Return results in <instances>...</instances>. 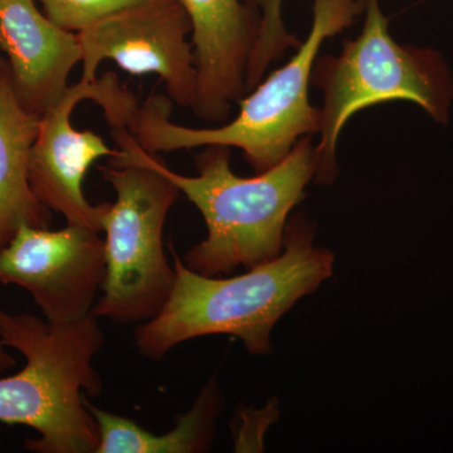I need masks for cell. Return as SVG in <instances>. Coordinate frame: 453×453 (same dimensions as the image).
Returning <instances> with one entry per match:
<instances>
[{
  "instance_id": "obj_1",
  "label": "cell",
  "mask_w": 453,
  "mask_h": 453,
  "mask_svg": "<svg viewBox=\"0 0 453 453\" xmlns=\"http://www.w3.org/2000/svg\"><path fill=\"white\" fill-rule=\"evenodd\" d=\"M315 226L297 214L286 226L283 253L235 277L204 276L175 251V281L162 311L135 330L140 354L163 359L178 344L226 334L255 356L273 350L271 332L303 297L333 275L334 255L314 246Z\"/></svg>"
},
{
  "instance_id": "obj_16",
  "label": "cell",
  "mask_w": 453,
  "mask_h": 453,
  "mask_svg": "<svg viewBox=\"0 0 453 453\" xmlns=\"http://www.w3.org/2000/svg\"><path fill=\"white\" fill-rule=\"evenodd\" d=\"M273 412L275 408L273 410H265L261 412H255V411H244L243 419L244 425L242 429L238 434L237 443H235V451H255L253 447H257L261 443L262 436H264L265 429H266L268 423L273 421ZM262 445L259 446L261 449Z\"/></svg>"
},
{
  "instance_id": "obj_14",
  "label": "cell",
  "mask_w": 453,
  "mask_h": 453,
  "mask_svg": "<svg viewBox=\"0 0 453 453\" xmlns=\"http://www.w3.org/2000/svg\"><path fill=\"white\" fill-rule=\"evenodd\" d=\"M144 0H40L50 20L71 32H80L113 12Z\"/></svg>"
},
{
  "instance_id": "obj_13",
  "label": "cell",
  "mask_w": 453,
  "mask_h": 453,
  "mask_svg": "<svg viewBox=\"0 0 453 453\" xmlns=\"http://www.w3.org/2000/svg\"><path fill=\"white\" fill-rule=\"evenodd\" d=\"M85 403L97 426L96 453H196L210 449L222 396L216 380H210L193 407L179 417L175 427L160 436L127 417L101 410L86 398Z\"/></svg>"
},
{
  "instance_id": "obj_5",
  "label": "cell",
  "mask_w": 453,
  "mask_h": 453,
  "mask_svg": "<svg viewBox=\"0 0 453 453\" xmlns=\"http://www.w3.org/2000/svg\"><path fill=\"white\" fill-rule=\"evenodd\" d=\"M365 12L359 37L345 42L339 56L318 57L312 68L311 85L324 92L315 178L325 186L338 174L336 145L342 130L366 107L407 100L438 122L449 119L453 80L440 53L396 43L380 0H365Z\"/></svg>"
},
{
  "instance_id": "obj_12",
  "label": "cell",
  "mask_w": 453,
  "mask_h": 453,
  "mask_svg": "<svg viewBox=\"0 0 453 453\" xmlns=\"http://www.w3.org/2000/svg\"><path fill=\"white\" fill-rule=\"evenodd\" d=\"M40 118L20 105L7 59L0 56V250L20 226L49 228L52 214L33 193L29 157Z\"/></svg>"
},
{
  "instance_id": "obj_3",
  "label": "cell",
  "mask_w": 453,
  "mask_h": 453,
  "mask_svg": "<svg viewBox=\"0 0 453 453\" xmlns=\"http://www.w3.org/2000/svg\"><path fill=\"white\" fill-rule=\"evenodd\" d=\"M365 11V0H314L311 29L296 55L240 100V112L228 124L211 129L175 124L170 120L173 101L151 95L139 105L127 129L148 153L225 145L242 150L256 173L273 168L301 138L320 130V110L309 100L319 50Z\"/></svg>"
},
{
  "instance_id": "obj_6",
  "label": "cell",
  "mask_w": 453,
  "mask_h": 453,
  "mask_svg": "<svg viewBox=\"0 0 453 453\" xmlns=\"http://www.w3.org/2000/svg\"><path fill=\"white\" fill-rule=\"evenodd\" d=\"M103 107L110 127H129L139 104L133 92L113 73L94 82L70 86L64 97L42 115L29 157L28 179L33 193L49 210L58 211L67 225L103 232L110 203L92 205L83 193V179L101 157H112L118 149L91 130L74 129L71 116L81 101Z\"/></svg>"
},
{
  "instance_id": "obj_4",
  "label": "cell",
  "mask_w": 453,
  "mask_h": 453,
  "mask_svg": "<svg viewBox=\"0 0 453 453\" xmlns=\"http://www.w3.org/2000/svg\"><path fill=\"white\" fill-rule=\"evenodd\" d=\"M118 154L100 166L113 188L103 219L106 276L103 296L91 314L118 324L146 323L162 311L175 281L164 252L163 232L181 193L159 169L135 150L127 127H111Z\"/></svg>"
},
{
  "instance_id": "obj_17",
  "label": "cell",
  "mask_w": 453,
  "mask_h": 453,
  "mask_svg": "<svg viewBox=\"0 0 453 453\" xmlns=\"http://www.w3.org/2000/svg\"><path fill=\"white\" fill-rule=\"evenodd\" d=\"M5 348L7 347L0 340V372L8 371V369L13 368L16 365V360L13 359V357L8 353Z\"/></svg>"
},
{
  "instance_id": "obj_15",
  "label": "cell",
  "mask_w": 453,
  "mask_h": 453,
  "mask_svg": "<svg viewBox=\"0 0 453 453\" xmlns=\"http://www.w3.org/2000/svg\"><path fill=\"white\" fill-rule=\"evenodd\" d=\"M252 7L261 8L256 55L273 59L283 55L288 47L296 46L297 40L286 32L282 22V0H249Z\"/></svg>"
},
{
  "instance_id": "obj_9",
  "label": "cell",
  "mask_w": 453,
  "mask_h": 453,
  "mask_svg": "<svg viewBox=\"0 0 453 453\" xmlns=\"http://www.w3.org/2000/svg\"><path fill=\"white\" fill-rule=\"evenodd\" d=\"M192 22L196 91L190 109L213 124L226 120L246 92V73L259 20L242 0H181Z\"/></svg>"
},
{
  "instance_id": "obj_7",
  "label": "cell",
  "mask_w": 453,
  "mask_h": 453,
  "mask_svg": "<svg viewBox=\"0 0 453 453\" xmlns=\"http://www.w3.org/2000/svg\"><path fill=\"white\" fill-rule=\"evenodd\" d=\"M193 26L181 0H144L113 12L77 32L80 81L94 82L106 59L136 76L157 74L173 103L192 107L196 91Z\"/></svg>"
},
{
  "instance_id": "obj_10",
  "label": "cell",
  "mask_w": 453,
  "mask_h": 453,
  "mask_svg": "<svg viewBox=\"0 0 453 453\" xmlns=\"http://www.w3.org/2000/svg\"><path fill=\"white\" fill-rule=\"evenodd\" d=\"M0 52L20 105L38 118L64 97L82 61L77 33L56 25L35 0H0Z\"/></svg>"
},
{
  "instance_id": "obj_11",
  "label": "cell",
  "mask_w": 453,
  "mask_h": 453,
  "mask_svg": "<svg viewBox=\"0 0 453 453\" xmlns=\"http://www.w3.org/2000/svg\"><path fill=\"white\" fill-rule=\"evenodd\" d=\"M22 371L0 380V422L35 429L41 449L70 436L81 404V383L73 357L52 340L35 338L20 345Z\"/></svg>"
},
{
  "instance_id": "obj_8",
  "label": "cell",
  "mask_w": 453,
  "mask_h": 453,
  "mask_svg": "<svg viewBox=\"0 0 453 453\" xmlns=\"http://www.w3.org/2000/svg\"><path fill=\"white\" fill-rule=\"evenodd\" d=\"M105 276V241L85 226L23 225L0 250V283L28 291L50 323L91 314Z\"/></svg>"
},
{
  "instance_id": "obj_2",
  "label": "cell",
  "mask_w": 453,
  "mask_h": 453,
  "mask_svg": "<svg viewBox=\"0 0 453 453\" xmlns=\"http://www.w3.org/2000/svg\"><path fill=\"white\" fill-rule=\"evenodd\" d=\"M133 144L201 211L207 238L190 249L183 262L204 276L228 275L237 267L250 270L279 257L288 214L303 201L318 168L311 135L301 138L282 162L252 178L238 177L232 170L229 146H205L196 157L198 174L187 177L173 172L135 139Z\"/></svg>"
}]
</instances>
